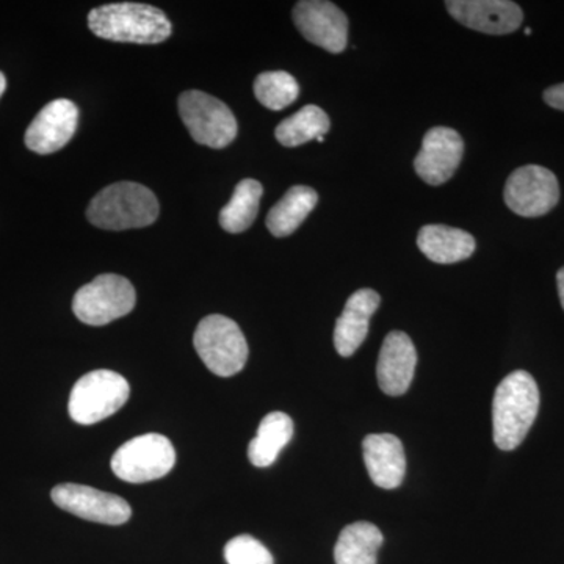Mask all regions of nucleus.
I'll list each match as a JSON object with an SVG mask.
<instances>
[{"label": "nucleus", "instance_id": "obj_1", "mask_svg": "<svg viewBox=\"0 0 564 564\" xmlns=\"http://www.w3.org/2000/svg\"><path fill=\"white\" fill-rule=\"evenodd\" d=\"M540 411V389L529 372L516 370L497 386L492 400L494 443L511 452L525 440Z\"/></svg>", "mask_w": 564, "mask_h": 564}, {"label": "nucleus", "instance_id": "obj_2", "mask_svg": "<svg viewBox=\"0 0 564 564\" xmlns=\"http://www.w3.org/2000/svg\"><path fill=\"white\" fill-rule=\"evenodd\" d=\"M88 28L99 39L133 44L162 43L173 33L172 22L162 10L135 2L107 3L93 9Z\"/></svg>", "mask_w": 564, "mask_h": 564}, {"label": "nucleus", "instance_id": "obj_3", "mask_svg": "<svg viewBox=\"0 0 564 564\" xmlns=\"http://www.w3.org/2000/svg\"><path fill=\"white\" fill-rule=\"evenodd\" d=\"M158 198L150 188L137 182H117L91 199L87 218L106 231L147 228L159 217Z\"/></svg>", "mask_w": 564, "mask_h": 564}, {"label": "nucleus", "instance_id": "obj_4", "mask_svg": "<svg viewBox=\"0 0 564 564\" xmlns=\"http://www.w3.org/2000/svg\"><path fill=\"white\" fill-rule=\"evenodd\" d=\"M193 344L207 369L223 378L242 372L250 355L242 329L225 315L215 314L203 318L196 328Z\"/></svg>", "mask_w": 564, "mask_h": 564}, {"label": "nucleus", "instance_id": "obj_5", "mask_svg": "<svg viewBox=\"0 0 564 564\" xmlns=\"http://www.w3.org/2000/svg\"><path fill=\"white\" fill-rule=\"evenodd\" d=\"M128 380L111 370H93L84 375L70 391V419L80 425H93L118 413L128 402Z\"/></svg>", "mask_w": 564, "mask_h": 564}, {"label": "nucleus", "instance_id": "obj_6", "mask_svg": "<svg viewBox=\"0 0 564 564\" xmlns=\"http://www.w3.org/2000/svg\"><path fill=\"white\" fill-rule=\"evenodd\" d=\"M176 451L169 437L158 433L141 434L128 441L111 456V470L122 481L140 485L159 480L172 473Z\"/></svg>", "mask_w": 564, "mask_h": 564}, {"label": "nucleus", "instance_id": "obj_7", "mask_svg": "<svg viewBox=\"0 0 564 564\" xmlns=\"http://www.w3.org/2000/svg\"><path fill=\"white\" fill-rule=\"evenodd\" d=\"M135 303L137 293L131 281L120 274L106 273L77 291L73 311L85 325L104 326L132 313Z\"/></svg>", "mask_w": 564, "mask_h": 564}, {"label": "nucleus", "instance_id": "obj_8", "mask_svg": "<svg viewBox=\"0 0 564 564\" xmlns=\"http://www.w3.org/2000/svg\"><path fill=\"white\" fill-rule=\"evenodd\" d=\"M180 113L193 140L221 150L236 140L239 124L231 109L207 93L192 90L180 96Z\"/></svg>", "mask_w": 564, "mask_h": 564}, {"label": "nucleus", "instance_id": "obj_9", "mask_svg": "<svg viewBox=\"0 0 564 564\" xmlns=\"http://www.w3.org/2000/svg\"><path fill=\"white\" fill-rule=\"evenodd\" d=\"M503 198L507 206L521 217H543L560 202L558 180L544 166H521L508 177Z\"/></svg>", "mask_w": 564, "mask_h": 564}, {"label": "nucleus", "instance_id": "obj_10", "mask_svg": "<svg viewBox=\"0 0 564 564\" xmlns=\"http://www.w3.org/2000/svg\"><path fill=\"white\" fill-rule=\"evenodd\" d=\"M52 500L63 511L106 525H121L131 519V505L120 496L99 491L90 486L63 484L51 492Z\"/></svg>", "mask_w": 564, "mask_h": 564}, {"label": "nucleus", "instance_id": "obj_11", "mask_svg": "<svg viewBox=\"0 0 564 564\" xmlns=\"http://www.w3.org/2000/svg\"><path fill=\"white\" fill-rule=\"evenodd\" d=\"M300 33L322 50L340 54L348 44V18L339 7L326 0H303L293 9Z\"/></svg>", "mask_w": 564, "mask_h": 564}, {"label": "nucleus", "instance_id": "obj_12", "mask_svg": "<svg viewBox=\"0 0 564 564\" xmlns=\"http://www.w3.org/2000/svg\"><path fill=\"white\" fill-rule=\"evenodd\" d=\"M463 155L464 141L458 132L451 128H433L423 137L414 170L426 184L443 185L452 180Z\"/></svg>", "mask_w": 564, "mask_h": 564}, {"label": "nucleus", "instance_id": "obj_13", "mask_svg": "<svg viewBox=\"0 0 564 564\" xmlns=\"http://www.w3.org/2000/svg\"><path fill=\"white\" fill-rule=\"evenodd\" d=\"M445 6L459 24L488 35H508L524 21L521 7L508 0H451Z\"/></svg>", "mask_w": 564, "mask_h": 564}, {"label": "nucleus", "instance_id": "obj_14", "mask_svg": "<svg viewBox=\"0 0 564 564\" xmlns=\"http://www.w3.org/2000/svg\"><path fill=\"white\" fill-rule=\"evenodd\" d=\"M79 110L69 99H55L43 107L25 132V144L36 154L61 151L76 133Z\"/></svg>", "mask_w": 564, "mask_h": 564}, {"label": "nucleus", "instance_id": "obj_15", "mask_svg": "<svg viewBox=\"0 0 564 564\" xmlns=\"http://www.w3.org/2000/svg\"><path fill=\"white\" fill-rule=\"evenodd\" d=\"M417 351L411 337L403 332L386 336L378 356L377 378L381 391L391 397L403 395L413 383Z\"/></svg>", "mask_w": 564, "mask_h": 564}, {"label": "nucleus", "instance_id": "obj_16", "mask_svg": "<svg viewBox=\"0 0 564 564\" xmlns=\"http://www.w3.org/2000/svg\"><path fill=\"white\" fill-rule=\"evenodd\" d=\"M364 463L375 485L395 489L406 473V456L402 441L393 434H369L362 443Z\"/></svg>", "mask_w": 564, "mask_h": 564}, {"label": "nucleus", "instance_id": "obj_17", "mask_svg": "<svg viewBox=\"0 0 564 564\" xmlns=\"http://www.w3.org/2000/svg\"><path fill=\"white\" fill-rule=\"evenodd\" d=\"M378 306L380 295L372 289H361L347 300L334 329V347L340 356L350 358L361 347L369 333L370 318L377 313Z\"/></svg>", "mask_w": 564, "mask_h": 564}, {"label": "nucleus", "instance_id": "obj_18", "mask_svg": "<svg viewBox=\"0 0 564 564\" xmlns=\"http://www.w3.org/2000/svg\"><path fill=\"white\" fill-rule=\"evenodd\" d=\"M419 250L436 263L466 261L474 254L475 239L463 229L444 225L423 226L417 236Z\"/></svg>", "mask_w": 564, "mask_h": 564}, {"label": "nucleus", "instance_id": "obj_19", "mask_svg": "<svg viewBox=\"0 0 564 564\" xmlns=\"http://www.w3.org/2000/svg\"><path fill=\"white\" fill-rule=\"evenodd\" d=\"M293 422L291 415L274 411L259 423L254 440L248 445V458L252 466L269 467L276 462L282 448L291 443Z\"/></svg>", "mask_w": 564, "mask_h": 564}, {"label": "nucleus", "instance_id": "obj_20", "mask_svg": "<svg viewBox=\"0 0 564 564\" xmlns=\"http://www.w3.org/2000/svg\"><path fill=\"white\" fill-rule=\"evenodd\" d=\"M317 202L318 195L314 188L295 185L269 212L267 228L274 237L291 236L315 209Z\"/></svg>", "mask_w": 564, "mask_h": 564}, {"label": "nucleus", "instance_id": "obj_21", "mask_svg": "<svg viewBox=\"0 0 564 564\" xmlns=\"http://www.w3.org/2000/svg\"><path fill=\"white\" fill-rule=\"evenodd\" d=\"M383 533L372 522H355L339 534L334 560L336 564H377L378 551L383 545Z\"/></svg>", "mask_w": 564, "mask_h": 564}, {"label": "nucleus", "instance_id": "obj_22", "mask_svg": "<svg viewBox=\"0 0 564 564\" xmlns=\"http://www.w3.org/2000/svg\"><path fill=\"white\" fill-rule=\"evenodd\" d=\"M263 187L256 180H243L237 184L231 202L220 212V226L229 234L247 231L258 217Z\"/></svg>", "mask_w": 564, "mask_h": 564}, {"label": "nucleus", "instance_id": "obj_23", "mask_svg": "<svg viewBox=\"0 0 564 564\" xmlns=\"http://www.w3.org/2000/svg\"><path fill=\"white\" fill-rule=\"evenodd\" d=\"M328 131V115L321 107L306 106L292 117L281 121L274 131V137L282 147L295 148L307 143V141L317 140L318 137H325Z\"/></svg>", "mask_w": 564, "mask_h": 564}, {"label": "nucleus", "instance_id": "obj_24", "mask_svg": "<svg viewBox=\"0 0 564 564\" xmlns=\"http://www.w3.org/2000/svg\"><path fill=\"white\" fill-rule=\"evenodd\" d=\"M254 95L267 109L282 110L299 99L300 85L285 70H269L256 77Z\"/></svg>", "mask_w": 564, "mask_h": 564}, {"label": "nucleus", "instance_id": "obj_25", "mask_svg": "<svg viewBox=\"0 0 564 564\" xmlns=\"http://www.w3.org/2000/svg\"><path fill=\"white\" fill-rule=\"evenodd\" d=\"M225 560L228 564H274L273 555L261 541L251 534L232 538L225 547Z\"/></svg>", "mask_w": 564, "mask_h": 564}, {"label": "nucleus", "instance_id": "obj_26", "mask_svg": "<svg viewBox=\"0 0 564 564\" xmlns=\"http://www.w3.org/2000/svg\"><path fill=\"white\" fill-rule=\"evenodd\" d=\"M544 101L552 109L564 111V84L554 85L544 91Z\"/></svg>", "mask_w": 564, "mask_h": 564}, {"label": "nucleus", "instance_id": "obj_27", "mask_svg": "<svg viewBox=\"0 0 564 564\" xmlns=\"http://www.w3.org/2000/svg\"><path fill=\"white\" fill-rule=\"evenodd\" d=\"M556 285H558L560 302H562L564 311V267L558 273H556Z\"/></svg>", "mask_w": 564, "mask_h": 564}, {"label": "nucleus", "instance_id": "obj_28", "mask_svg": "<svg viewBox=\"0 0 564 564\" xmlns=\"http://www.w3.org/2000/svg\"><path fill=\"white\" fill-rule=\"evenodd\" d=\"M7 88V79L6 76H3L2 73H0V96L3 95V91H6Z\"/></svg>", "mask_w": 564, "mask_h": 564}, {"label": "nucleus", "instance_id": "obj_29", "mask_svg": "<svg viewBox=\"0 0 564 564\" xmlns=\"http://www.w3.org/2000/svg\"><path fill=\"white\" fill-rule=\"evenodd\" d=\"M525 35H532V29H527Z\"/></svg>", "mask_w": 564, "mask_h": 564}]
</instances>
